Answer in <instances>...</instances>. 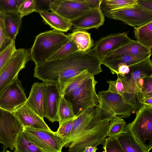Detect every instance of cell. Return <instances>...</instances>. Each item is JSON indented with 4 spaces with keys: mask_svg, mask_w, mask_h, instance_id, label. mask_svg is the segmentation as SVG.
Returning a JSON list of instances; mask_svg holds the SVG:
<instances>
[{
    "mask_svg": "<svg viewBox=\"0 0 152 152\" xmlns=\"http://www.w3.org/2000/svg\"><path fill=\"white\" fill-rule=\"evenodd\" d=\"M151 53V50L138 43L132 40L130 43L106 54L101 61H107L126 55H137Z\"/></svg>",
    "mask_w": 152,
    "mask_h": 152,
    "instance_id": "obj_20",
    "label": "cell"
},
{
    "mask_svg": "<svg viewBox=\"0 0 152 152\" xmlns=\"http://www.w3.org/2000/svg\"><path fill=\"white\" fill-rule=\"evenodd\" d=\"M6 151H5V152H11V151H9L7 150H5Z\"/></svg>",
    "mask_w": 152,
    "mask_h": 152,
    "instance_id": "obj_46",
    "label": "cell"
},
{
    "mask_svg": "<svg viewBox=\"0 0 152 152\" xmlns=\"http://www.w3.org/2000/svg\"><path fill=\"white\" fill-rule=\"evenodd\" d=\"M78 51L77 46L72 40H69L55 53L49 58L46 61L62 59Z\"/></svg>",
    "mask_w": 152,
    "mask_h": 152,
    "instance_id": "obj_30",
    "label": "cell"
},
{
    "mask_svg": "<svg viewBox=\"0 0 152 152\" xmlns=\"http://www.w3.org/2000/svg\"><path fill=\"white\" fill-rule=\"evenodd\" d=\"M1 13V12H0V13Z\"/></svg>",
    "mask_w": 152,
    "mask_h": 152,
    "instance_id": "obj_49",
    "label": "cell"
},
{
    "mask_svg": "<svg viewBox=\"0 0 152 152\" xmlns=\"http://www.w3.org/2000/svg\"><path fill=\"white\" fill-rule=\"evenodd\" d=\"M45 83H34L25 104L41 118L45 115L43 107V91Z\"/></svg>",
    "mask_w": 152,
    "mask_h": 152,
    "instance_id": "obj_19",
    "label": "cell"
},
{
    "mask_svg": "<svg viewBox=\"0 0 152 152\" xmlns=\"http://www.w3.org/2000/svg\"><path fill=\"white\" fill-rule=\"evenodd\" d=\"M116 138L125 152H148L126 129Z\"/></svg>",
    "mask_w": 152,
    "mask_h": 152,
    "instance_id": "obj_26",
    "label": "cell"
},
{
    "mask_svg": "<svg viewBox=\"0 0 152 152\" xmlns=\"http://www.w3.org/2000/svg\"><path fill=\"white\" fill-rule=\"evenodd\" d=\"M68 35L75 43L79 52H86L91 50L94 46L90 34L86 30H75Z\"/></svg>",
    "mask_w": 152,
    "mask_h": 152,
    "instance_id": "obj_25",
    "label": "cell"
},
{
    "mask_svg": "<svg viewBox=\"0 0 152 152\" xmlns=\"http://www.w3.org/2000/svg\"><path fill=\"white\" fill-rule=\"evenodd\" d=\"M100 104L109 109L117 117L126 118L135 109L127 103L119 94L108 90L99 92Z\"/></svg>",
    "mask_w": 152,
    "mask_h": 152,
    "instance_id": "obj_12",
    "label": "cell"
},
{
    "mask_svg": "<svg viewBox=\"0 0 152 152\" xmlns=\"http://www.w3.org/2000/svg\"><path fill=\"white\" fill-rule=\"evenodd\" d=\"M43 94L45 117L53 123L59 121L58 112L61 95L58 86L53 83H45Z\"/></svg>",
    "mask_w": 152,
    "mask_h": 152,
    "instance_id": "obj_13",
    "label": "cell"
},
{
    "mask_svg": "<svg viewBox=\"0 0 152 152\" xmlns=\"http://www.w3.org/2000/svg\"><path fill=\"white\" fill-rule=\"evenodd\" d=\"M27 99L21 82L17 76L0 94V107L12 112Z\"/></svg>",
    "mask_w": 152,
    "mask_h": 152,
    "instance_id": "obj_11",
    "label": "cell"
},
{
    "mask_svg": "<svg viewBox=\"0 0 152 152\" xmlns=\"http://www.w3.org/2000/svg\"><path fill=\"white\" fill-rule=\"evenodd\" d=\"M103 145V148L105 149L106 152H125L116 137H107Z\"/></svg>",
    "mask_w": 152,
    "mask_h": 152,
    "instance_id": "obj_35",
    "label": "cell"
},
{
    "mask_svg": "<svg viewBox=\"0 0 152 152\" xmlns=\"http://www.w3.org/2000/svg\"><path fill=\"white\" fill-rule=\"evenodd\" d=\"M143 80L141 90V100L152 97V75L145 77Z\"/></svg>",
    "mask_w": 152,
    "mask_h": 152,
    "instance_id": "obj_38",
    "label": "cell"
},
{
    "mask_svg": "<svg viewBox=\"0 0 152 152\" xmlns=\"http://www.w3.org/2000/svg\"><path fill=\"white\" fill-rule=\"evenodd\" d=\"M104 150L102 152H106V151L105 149H104Z\"/></svg>",
    "mask_w": 152,
    "mask_h": 152,
    "instance_id": "obj_47",
    "label": "cell"
},
{
    "mask_svg": "<svg viewBox=\"0 0 152 152\" xmlns=\"http://www.w3.org/2000/svg\"><path fill=\"white\" fill-rule=\"evenodd\" d=\"M126 32L111 34L99 39L96 43L95 51L101 59L108 53L115 50L132 41Z\"/></svg>",
    "mask_w": 152,
    "mask_h": 152,
    "instance_id": "obj_14",
    "label": "cell"
},
{
    "mask_svg": "<svg viewBox=\"0 0 152 152\" xmlns=\"http://www.w3.org/2000/svg\"><path fill=\"white\" fill-rule=\"evenodd\" d=\"M53 0H34L35 5V12L39 13L48 12L51 10Z\"/></svg>",
    "mask_w": 152,
    "mask_h": 152,
    "instance_id": "obj_40",
    "label": "cell"
},
{
    "mask_svg": "<svg viewBox=\"0 0 152 152\" xmlns=\"http://www.w3.org/2000/svg\"><path fill=\"white\" fill-rule=\"evenodd\" d=\"M151 53L137 55H126L115 59L101 61L103 64L109 68L113 74L118 75L117 67L120 64H125L129 66L150 58Z\"/></svg>",
    "mask_w": 152,
    "mask_h": 152,
    "instance_id": "obj_21",
    "label": "cell"
},
{
    "mask_svg": "<svg viewBox=\"0 0 152 152\" xmlns=\"http://www.w3.org/2000/svg\"><path fill=\"white\" fill-rule=\"evenodd\" d=\"M101 64L94 48L85 52L77 51L62 59L35 65L34 77L45 83H53L59 87L85 70L94 76L99 74L102 72Z\"/></svg>",
    "mask_w": 152,
    "mask_h": 152,
    "instance_id": "obj_1",
    "label": "cell"
},
{
    "mask_svg": "<svg viewBox=\"0 0 152 152\" xmlns=\"http://www.w3.org/2000/svg\"><path fill=\"white\" fill-rule=\"evenodd\" d=\"M134 33L137 41L151 50L152 48V21L134 27Z\"/></svg>",
    "mask_w": 152,
    "mask_h": 152,
    "instance_id": "obj_27",
    "label": "cell"
},
{
    "mask_svg": "<svg viewBox=\"0 0 152 152\" xmlns=\"http://www.w3.org/2000/svg\"><path fill=\"white\" fill-rule=\"evenodd\" d=\"M137 4L141 7L152 12V0H137Z\"/></svg>",
    "mask_w": 152,
    "mask_h": 152,
    "instance_id": "obj_41",
    "label": "cell"
},
{
    "mask_svg": "<svg viewBox=\"0 0 152 152\" xmlns=\"http://www.w3.org/2000/svg\"><path fill=\"white\" fill-rule=\"evenodd\" d=\"M21 133L26 140L45 152H62V139L56 132L23 126Z\"/></svg>",
    "mask_w": 152,
    "mask_h": 152,
    "instance_id": "obj_7",
    "label": "cell"
},
{
    "mask_svg": "<svg viewBox=\"0 0 152 152\" xmlns=\"http://www.w3.org/2000/svg\"><path fill=\"white\" fill-rule=\"evenodd\" d=\"M12 42L9 37L5 30L2 13H0V53Z\"/></svg>",
    "mask_w": 152,
    "mask_h": 152,
    "instance_id": "obj_34",
    "label": "cell"
},
{
    "mask_svg": "<svg viewBox=\"0 0 152 152\" xmlns=\"http://www.w3.org/2000/svg\"><path fill=\"white\" fill-rule=\"evenodd\" d=\"M90 9L100 8L102 0H86Z\"/></svg>",
    "mask_w": 152,
    "mask_h": 152,
    "instance_id": "obj_43",
    "label": "cell"
},
{
    "mask_svg": "<svg viewBox=\"0 0 152 152\" xmlns=\"http://www.w3.org/2000/svg\"><path fill=\"white\" fill-rule=\"evenodd\" d=\"M97 83L93 75L72 92L63 96L71 104L75 117L88 108L100 103L95 90Z\"/></svg>",
    "mask_w": 152,
    "mask_h": 152,
    "instance_id": "obj_6",
    "label": "cell"
},
{
    "mask_svg": "<svg viewBox=\"0 0 152 152\" xmlns=\"http://www.w3.org/2000/svg\"><path fill=\"white\" fill-rule=\"evenodd\" d=\"M0 152H5V150H3L2 151H0Z\"/></svg>",
    "mask_w": 152,
    "mask_h": 152,
    "instance_id": "obj_48",
    "label": "cell"
},
{
    "mask_svg": "<svg viewBox=\"0 0 152 152\" xmlns=\"http://www.w3.org/2000/svg\"><path fill=\"white\" fill-rule=\"evenodd\" d=\"M24 0H0V12L8 14L18 12L19 6Z\"/></svg>",
    "mask_w": 152,
    "mask_h": 152,
    "instance_id": "obj_33",
    "label": "cell"
},
{
    "mask_svg": "<svg viewBox=\"0 0 152 152\" xmlns=\"http://www.w3.org/2000/svg\"><path fill=\"white\" fill-rule=\"evenodd\" d=\"M90 10L86 0H61L55 12L71 21Z\"/></svg>",
    "mask_w": 152,
    "mask_h": 152,
    "instance_id": "obj_16",
    "label": "cell"
},
{
    "mask_svg": "<svg viewBox=\"0 0 152 152\" xmlns=\"http://www.w3.org/2000/svg\"><path fill=\"white\" fill-rule=\"evenodd\" d=\"M16 50L15 42H13L0 53V71L10 60Z\"/></svg>",
    "mask_w": 152,
    "mask_h": 152,
    "instance_id": "obj_36",
    "label": "cell"
},
{
    "mask_svg": "<svg viewBox=\"0 0 152 152\" xmlns=\"http://www.w3.org/2000/svg\"><path fill=\"white\" fill-rule=\"evenodd\" d=\"M39 14L45 23L54 29L62 32H67L72 27L70 21L56 12H41Z\"/></svg>",
    "mask_w": 152,
    "mask_h": 152,
    "instance_id": "obj_22",
    "label": "cell"
},
{
    "mask_svg": "<svg viewBox=\"0 0 152 152\" xmlns=\"http://www.w3.org/2000/svg\"><path fill=\"white\" fill-rule=\"evenodd\" d=\"M70 39L68 35L54 29L41 33L36 36L30 50V58L35 65L44 62Z\"/></svg>",
    "mask_w": 152,
    "mask_h": 152,
    "instance_id": "obj_3",
    "label": "cell"
},
{
    "mask_svg": "<svg viewBox=\"0 0 152 152\" xmlns=\"http://www.w3.org/2000/svg\"><path fill=\"white\" fill-rule=\"evenodd\" d=\"M4 25L6 32L12 42H15L22 23V18L18 12L2 13Z\"/></svg>",
    "mask_w": 152,
    "mask_h": 152,
    "instance_id": "obj_23",
    "label": "cell"
},
{
    "mask_svg": "<svg viewBox=\"0 0 152 152\" xmlns=\"http://www.w3.org/2000/svg\"><path fill=\"white\" fill-rule=\"evenodd\" d=\"M23 126L52 131L45 122L25 103L18 107L12 112Z\"/></svg>",
    "mask_w": 152,
    "mask_h": 152,
    "instance_id": "obj_18",
    "label": "cell"
},
{
    "mask_svg": "<svg viewBox=\"0 0 152 152\" xmlns=\"http://www.w3.org/2000/svg\"><path fill=\"white\" fill-rule=\"evenodd\" d=\"M117 69L118 75L122 77L125 76L126 75L128 74L130 72L129 67L124 64H120L118 65Z\"/></svg>",
    "mask_w": 152,
    "mask_h": 152,
    "instance_id": "obj_42",
    "label": "cell"
},
{
    "mask_svg": "<svg viewBox=\"0 0 152 152\" xmlns=\"http://www.w3.org/2000/svg\"><path fill=\"white\" fill-rule=\"evenodd\" d=\"M59 126L68 120L76 117L71 103L61 95L58 109Z\"/></svg>",
    "mask_w": 152,
    "mask_h": 152,
    "instance_id": "obj_29",
    "label": "cell"
},
{
    "mask_svg": "<svg viewBox=\"0 0 152 152\" xmlns=\"http://www.w3.org/2000/svg\"><path fill=\"white\" fill-rule=\"evenodd\" d=\"M129 67L128 74L118 76L123 84L125 99L136 107H140L144 78L152 75V61L150 58Z\"/></svg>",
    "mask_w": 152,
    "mask_h": 152,
    "instance_id": "obj_4",
    "label": "cell"
},
{
    "mask_svg": "<svg viewBox=\"0 0 152 152\" xmlns=\"http://www.w3.org/2000/svg\"><path fill=\"white\" fill-rule=\"evenodd\" d=\"M23 126L12 112L0 107V144L3 150H12Z\"/></svg>",
    "mask_w": 152,
    "mask_h": 152,
    "instance_id": "obj_8",
    "label": "cell"
},
{
    "mask_svg": "<svg viewBox=\"0 0 152 152\" xmlns=\"http://www.w3.org/2000/svg\"><path fill=\"white\" fill-rule=\"evenodd\" d=\"M99 105L88 108L74 119L70 133L67 136L62 138L63 147H67L86 127L96 113Z\"/></svg>",
    "mask_w": 152,
    "mask_h": 152,
    "instance_id": "obj_17",
    "label": "cell"
},
{
    "mask_svg": "<svg viewBox=\"0 0 152 152\" xmlns=\"http://www.w3.org/2000/svg\"><path fill=\"white\" fill-rule=\"evenodd\" d=\"M118 117L100 104L86 127L68 145L69 152H83L86 147L103 144L107 137L110 121Z\"/></svg>",
    "mask_w": 152,
    "mask_h": 152,
    "instance_id": "obj_2",
    "label": "cell"
},
{
    "mask_svg": "<svg viewBox=\"0 0 152 152\" xmlns=\"http://www.w3.org/2000/svg\"><path fill=\"white\" fill-rule=\"evenodd\" d=\"M13 152H45L26 140L21 132L17 137Z\"/></svg>",
    "mask_w": 152,
    "mask_h": 152,
    "instance_id": "obj_31",
    "label": "cell"
},
{
    "mask_svg": "<svg viewBox=\"0 0 152 152\" xmlns=\"http://www.w3.org/2000/svg\"><path fill=\"white\" fill-rule=\"evenodd\" d=\"M140 103L152 107V97L145 98L141 100Z\"/></svg>",
    "mask_w": 152,
    "mask_h": 152,
    "instance_id": "obj_44",
    "label": "cell"
},
{
    "mask_svg": "<svg viewBox=\"0 0 152 152\" xmlns=\"http://www.w3.org/2000/svg\"><path fill=\"white\" fill-rule=\"evenodd\" d=\"M30 59V50L17 49L11 58L0 71V94L24 68Z\"/></svg>",
    "mask_w": 152,
    "mask_h": 152,
    "instance_id": "obj_9",
    "label": "cell"
},
{
    "mask_svg": "<svg viewBox=\"0 0 152 152\" xmlns=\"http://www.w3.org/2000/svg\"><path fill=\"white\" fill-rule=\"evenodd\" d=\"M97 149L96 147L90 146L86 147L83 152H96Z\"/></svg>",
    "mask_w": 152,
    "mask_h": 152,
    "instance_id": "obj_45",
    "label": "cell"
},
{
    "mask_svg": "<svg viewBox=\"0 0 152 152\" xmlns=\"http://www.w3.org/2000/svg\"><path fill=\"white\" fill-rule=\"evenodd\" d=\"M137 0H102L100 8L103 15L110 11L137 4Z\"/></svg>",
    "mask_w": 152,
    "mask_h": 152,
    "instance_id": "obj_28",
    "label": "cell"
},
{
    "mask_svg": "<svg viewBox=\"0 0 152 152\" xmlns=\"http://www.w3.org/2000/svg\"><path fill=\"white\" fill-rule=\"evenodd\" d=\"M126 124L122 118L118 117L110 121L107 132V137H116L126 129Z\"/></svg>",
    "mask_w": 152,
    "mask_h": 152,
    "instance_id": "obj_32",
    "label": "cell"
},
{
    "mask_svg": "<svg viewBox=\"0 0 152 152\" xmlns=\"http://www.w3.org/2000/svg\"><path fill=\"white\" fill-rule=\"evenodd\" d=\"M93 75L88 70H85L69 79L58 87L61 95L64 96L72 93Z\"/></svg>",
    "mask_w": 152,
    "mask_h": 152,
    "instance_id": "obj_24",
    "label": "cell"
},
{
    "mask_svg": "<svg viewBox=\"0 0 152 152\" xmlns=\"http://www.w3.org/2000/svg\"><path fill=\"white\" fill-rule=\"evenodd\" d=\"M74 119L66 121L59 126L56 132L57 135L62 138L69 135L72 129Z\"/></svg>",
    "mask_w": 152,
    "mask_h": 152,
    "instance_id": "obj_39",
    "label": "cell"
},
{
    "mask_svg": "<svg viewBox=\"0 0 152 152\" xmlns=\"http://www.w3.org/2000/svg\"><path fill=\"white\" fill-rule=\"evenodd\" d=\"M104 16L121 20L134 27L152 21V12L141 7L137 4L131 7L110 11Z\"/></svg>",
    "mask_w": 152,
    "mask_h": 152,
    "instance_id": "obj_10",
    "label": "cell"
},
{
    "mask_svg": "<svg viewBox=\"0 0 152 152\" xmlns=\"http://www.w3.org/2000/svg\"><path fill=\"white\" fill-rule=\"evenodd\" d=\"M34 12H35L34 0H24L18 7V12L22 18Z\"/></svg>",
    "mask_w": 152,
    "mask_h": 152,
    "instance_id": "obj_37",
    "label": "cell"
},
{
    "mask_svg": "<svg viewBox=\"0 0 152 152\" xmlns=\"http://www.w3.org/2000/svg\"><path fill=\"white\" fill-rule=\"evenodd\" d=\"M135 113L134 119L126 124V129L149 152L152 148V107L141 104Z\"/></svg>",
    "mask_w": 152,
    "mask_h": 152,
    "instance_id": "obj_5",
    "label": "cell"
},
{
    "mask_svg": "<svg viewBox=\"0 0 152 152\" xmlns=\"http://www.w3.org/2000/svg\"><path fill=\"white\" fill-rule=\"evenodd\" d=\"M104 21V17L100 8L90 9L81 16L70 21L72 31L77 30H88L98 28L102 25Z\"/></svg>",
    "mask_w": 152,
    "mask_h": 152,
    "instance_id": "obj_15",
    "label": "cell"
}]
</instances>
